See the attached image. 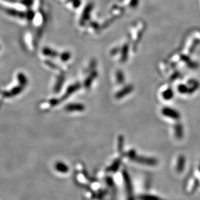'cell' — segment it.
Instances as JSON below:
<instances>
[{"instance_id":"obj_1","label":"cell","mask_w":200,"mask_h":200,"mask_svg":"<svg viewBox=\"0 0 200 200\" xmlns=\"http://www.w3.org/2000/svg\"><path fill=\"white\" fill-rule=\"evenodd\" d=\"M133 160L136 163L148 165V166H155V165L158 164V161L156 159L152 158L143 157V156L136 155L135 157L133 159Z\"/></svg>"},{"instance_id":"obj_2","label":"cell","mask_w":200,"mask_h":200,"mask_svg":"<svg viewBox=\"0 0 200 200\" xmlns=\"http://www.w3.org/2000/svg\"><path fill=\"white\" fill-rule=\"evenodd\" d=\"M162 114L164 116L173 120H179L181 117L178 111L168 107H165L162 110Z\"/></svg>"},{"instance_id":"obj_3","label":"cell","mask_w":200,"mask_h":200,"mask_svg":"<svg viewBox=\"0 0 200 200\" xmlns=\"http://www.w3.org/2000/svg\"><path fill=\"white\" fill-rule=\"evenodd\" d=\"M185 159L183 155H180L178 162H177V166H176V170L178 173H181L184 170L185 168Z\"/></svg>"},{"instance_id":"obj_4","label":"cell","mask_w":200,"mask_h":200,"mask_svg":"<svg viewBox=\"0 0 200 200\" xmlns=\"http://www.w3.org/2000/svg\"><path fill=\"white\" fill-rule=\"evenodd\" d=\"M174 131H175V135L176 137L180 139L183 136V126L180 124H178L174 126Z\"/></svg>"},{"instance_id":"obj_5","label":"cell","mask_w":200,"mask_h":200,"mask_svg":"<svg viewBox=\"0 0 200 200\" xmlns=\"http://www.w3.org/2000/svg\"><path fill=\"white\" fill-rule=\"evenodd\" d=\"M125 180H126V189L128 193L129 194V195H130V196H132V183L131 181L129 179V176H128V174H125Z\"/></svg>"},{"instance_id":"obj_6","label":"cell","mask_w":200,"mask_h":200,"mask_svg":"<svg viewBox=\"0 0 200 200\" xmlns=\"http://www.w3.org/2000/svg\"><path fill=\"white\" fill-rule=\"evenodd\" d=\"M139 198L141 200H163L161 198L158 196H153V195H148V194L142 195L141 196H140Z\"/></svg>"},{"instance_id":"obj_7","label":"cell","mask_w":200,"mask_h":200,"mask_svg":"<svg viewBox=\"0 0 200 200\" xmlns=\"http://www.w3.org/2000/svg\"><path fill=\"white\" fill-rule=\"evenodd\" d=\"M163 97H164V99H165L166 100L171 99L172 97V91H170V90L165 91V93L163 95Z\"/></svg>"},{"instance_id":"obj_8","label":"cell","mask_w":200,"mask_h":200,"mask_svg":"<svg viewBox=\"0 0 200 200\" xmlns=\"http://www.w3.org/2000/svg\"><path fill=\"white\" fill-rule=\"evenodd\" d=\"M199 170H200V167H199Z\"/></svg>"}]
</instances>
